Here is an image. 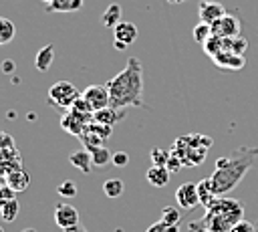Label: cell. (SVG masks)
Returning a JSON list of instances; mask_svg holds the SVG:
<instances>
[{
  "mask_svg": "<svg viewBox=\"0 0 258 232\" xmlns=\"http://www.w3.org/2000/svg\"><path fill=\"white\" fill-rule=\"evenodd\" d=\"M56 192H58V196H62V198H75V196H77V184H75L73 180H64V182L58 184Z\"/></svg>",
  "mask_w": 258,
  "mask_h": 232,
  "instance_id": "cell-30",
  "label": "cell"
},
{
  "mask_svg": "<svg viewBox=\"0 0 258 232\" xmlns=\"http://www.w3.org/2000/svg\"><path fill=\"white\" fill-rule=\"evenodd\" d=\"M81 97L91 105L93 111L109 107V89H107V85H89L81 93Z\"/></svg>",
  "mask_w": 258,
  "mask_h": 232,
  "instance_id": "cell-7",
  "label": "cell"
},
{
  "mask_svg": "<svg viewBox=\"0 0 258 232\" xmlns=\"http://www.w3.org/2000/svg\"><path fill=\"white\" fill-rule=\"evenodd\" d=\"M175 202L179 208L183 210H194L196 206H200V196H198V184L194 182H185L175 190Z\"/></svg>",
  "mask_w": 258,
  "mask_h": 232,
  "instance_id": "cell-8",
  "label": "cell"
},
{
  "mask_svg": "<svg viewBox=\"0 0 258 232\" xmlns=\"http://www.w3.org/2000/svg\"><path fill=\"white\" fill-rule=\"evenodd\" d=\"M212 34H214V30H212V24H208V22H202L200 20V24L194 26V40L198 44H204Z\"/></svg>",
  "mask_w": 258,
  "mask_h": 232,
  "instance_id": "cell-28",
  "label": "cell"
},
{
  "mask_svg": "<svg viewBox=\"0 0 258 232\" xmlns=\"http://www.w3.org/2000/svg\"><path fill=\"white\" fill-rule=\"evenodd\" d=\"M212 61L216 67L226 69V71H238L246 65L244 54H236V52H228V50H220L216 56H212Z\"/></svg>",
  "mask_w": 258,
  "mask_h": 232,
  "instance_id": "cell-12",
  "label": "cell"
},
{
  "mask_svg": "<svg viewBox=\"0 0 258 232\" xmlns=\"http://www.w3.org/2000/svg\"><path fill=\"white\" fill-rule=\"evenodd\" d=\"M22 232H36V230H34V228H24Z\"/></svg>",
  "mask_w": 258,
  "mask_h": 232,
  "instance_id": "cell-43",
  "label": "cell"
},
{
  "mask_svg": "<svg viewBox=\"0 0 258 232\" xmlns=\"http://www.w3.org/2000/svg\"><path fill=\"white\" fill-rule=\"evenodd\" d=\"M198 196H200V206H204L206 210L218 200V196H216L214 190H212V182H210V178L198 182Z\"/></svg>",
  "mask_w": 258,
  "mask_h": 232,
  "instance_id": "cell-18",
  "label": "cell"
},
{
  "mask_svg": "<svg viewBox=\"0 0 258 232\" xmlns=\"http://www.w3.org/2000/svg\"><path fill=\"white\" fill-rule=\"evenodd\" d=\"M18 212H20V206H18L16 198L14 200H8V202H4L0 206V216H2L4 222H14L16 216H18Z\"/></svg>",
  "mask_w": 258,
  "mask_h": 232,
  "instance_id": "cell-26",
  "label": "cell"
},
{
  "mask_svg": "<svg viewBox=\"0 0 258 232\" xmlns=\"http://www.w3.org/2000/svg\"><path fill=\"white\" fill-rule=\"evenodd\" d=\"M137 38V26L133 22H127V20H119L115 26H113V40H119L123 44H133Z\"/></svg>",
  "mask_w": 258,
  "mask_h": 232,
  "instance_id": "cell-13",
  "label": "cell"
},
{
  "mask_svg": "<svg viewBox=\"0 0 258 232\" xmlns=\"http://www.w3.org/2000/svg\"><path fill=\"white\" fill-rule=\"evenodd\" d=\"M244 218V208L238 200L220 196L204 214L202 224L206 232H230L236 222Z\"/></svg>",
  "mask_w": 258,
  "mask_h": 232,
  "instance_id": "cell-3",
  "label": "cell"
},
{
  "mask_svg": "<svg viewBox=\"0 0 258 232\" xmlns=\"http://www.w3.org/2000/svg\"><path fill=\"white\" fill-rule=\"evenodd\" d=\"M91 119H93V115H83V113H79V111H75V109H69V111H64L62 117H60V127H62V131H67V133L79 137V135L85 131V127H87V123H89Z\"/></svg>",
  "mask_w": 258,
  "mask_h": 232,
  "instance_id": "cell-6",
  "label": "cell"
},
{
  "mask_svg": "<svg viewBox=\"0 0 258 232\" xmlns=\"http://www.w3.org/2000/svg\"><path fill=\"white\" fill-rule=\"evenodd\" d=\"M40 2H44V4H50V2H52V0H40Z\"/></svg>",
  "mask_w": 258,
  "mask_h": 232,
  "instance_id": "cell-44",
  "label": "cell"
},
{
  "mask_svg": "<svg viewBox=\"0 0 258 232\" xmlns=\"http://www.w3.org/2000/svg\"><path fill=\"white\" fill-rule=\"evenodd\" d=\"M71 109H75V111H79V113H83V115H93V113H95V111L91 109V105H89L83 97H79V99L73 103V107H71Z\"/></svg>",
  "mask_w": 258,
  "mask_h": 232,
  "instance_id": "cell-34",
  "label": "cell"
},
{
  "mask_svg": "<svg viewBox=\"0 0 258 232\" xmlns=\"http://www.w3.org/2000/svg\"><path fill=\"white\" fill-rule=\"evenodd\" d=\"M109 89V107L127 109L143 107V67L139 59H129L125 69L111 77L107 83Z\"/></svg>",
  "mask_w": 258,
  "mask_h": 232,
  "instance_id": "cell-2",
  "label": "cell"
},
{
  "mask_svg": "<svg viewBox=\"0 0 258 232\" xmlns=\"http://www.w3.org/2000/svg\"><path fill=\"white\" fill-rule=\"evenodd\" d=\"M151 159H153V165H165L169 159V151L155 147V149H151Z\"/></svg>",
  "mask_w": 258,
  "mask_h": 232,
  "instance_id": "cell-33",
  "label": "cell"
},
{
  "mask_svg": "<svg viewBox=\"0 0 258 232\" xmlns=\"http://www.w3.org/2000/svg\"><path fill=\"white\" fill-rule=\"evenodd\" d=\"M230 232H256V226L252 224V222H248V220H240V222H236L234 226H232V230Z\"/></svg>",
  "mask_w": 258,
  "mask_h": 232,
  "instance_id": "cell-35",
  "label": "cell"
},
{
  "mask_svg": "<svg viewBox=\"0 0 258 232\" xmlns=\"http://www.w3.org/2000/svg\"><path fill=\"white\" fill-rule=\"evenodd\" d=\"M123 190H125V184L119 178H109L103 182V194L107 198H119L123 194Z\"/></svg>",
  "mask_w": 258,
  "mask_h": 232,
  "instance_id": "cell-24",
  "label": "cell"
},
{
  "mask_svg": "<svg viewBox=\"0 0 258 232\" xmlns=\"http://www.w3.org/2000/svg\"><path fill=\"white\" fill-rule=\"evenodd\" d=\"M81 97V93L77 91V87L69 81H56L50 85L48 89V103L54 105L56 109H60L62 113L69 111L73 107V103Z\"/></svg>",
  "mask_w": 258,
  "mask_h": 232,
  "instance_id": "cell-5",
  "label": "cell"
},
{
  "mask_svg": "<svg viewBox=\"0 0 258 232\" xmlns=\"http://www.w3.org/2000/svg\"><path fill=\"white\" fill-rule=\"evenodd\" d=\"M28 184H30V176L22 167H18L6 176V186H10L14 192H24L28 188Z\"/></svg>",
  "mask_w": 258,
  "mask_h": 232,
  "instance_id": "cell-17",
  "label": "cell"
},
{
  "mask_svg": "<svg viewBox=\"0 0 258 232\" xmlns=\"http://www.w3.org/2000/svg\"><path fill=\"white\" fill-rule=\"evenodd\" d=\"M246 48H248V40L246 38H240V36H226V38H222V50L244 54Z\"/></svg>",
  "mask_w": 258,
  "mask_h": 232,
  "instance_id": "cell-21",
  "label": "cell"
},
{
  "mask_svg": "<svg viewBox=\"0 0 258 232\" xmlns=\"http://www.w3.org/2000/svg\"><path fill=\"white\" fill-rule=\"evenodd\" d=\"M54 222L62 230L77 226L79 224V212H77V208L71 206V204H67V202L56 204V208H54Z\"/></svg>",
  "mask_w": 258,
  "mask_h": 232,
  "instance_id": "cell-10",
  "label": "cell"
},
{
  "mask_svg": "<svg viewBox=\"0 0 258 232\" xmlns=\"http://www.w3.org/2000/svg\"><path fill=\"white\" fill-rule=\"evenodd\" d=\"M202 48H204V52L212 59V56H216L220 50H222V36H218V34H212L204 44H202Z\"/></svg>",
  "mask_w": 258,
  "mask_h": 232,
  "instance_id": "cell-29",
  "label": "cell"
},
{
  "mask_svg": "<svg viewBox=\"0 0 258 232\" xmlns=\"http://www.w3.org/2000/svg\"><path fill=\"white\" fill-rule=\"evenodd\" d=\"M256 157H258V147H248V145L234 149L230 155L218 157L214 173L210 176L214 194L218 198L220 196H228L242 182L246 171L254 165Z\"/></svg>",
  "mask_w": 258,
  "mask_h": 232,
  "instance_id": "cell-1",
  "label": "cell"
},
{
  "mask_svg": "<svg viewBox=\"0 0 258 232\" xmlns=\"http://www.w3.org/2000/svg\"><path fill=\"white\" fill-rule=\"evenodd\" d=\"M210 147H212V137L202 135V133H187V135L177 137L169 151L179 157L183 167H196L204 163Z\"/></svg>",
  "mask_w": 258,
  "mask_h": 232,
  "instance_id": "cell-4",
  "label": "cell"
},
{
  "mask_svg": "<svg viewBox=\"0 0 258 232\" xmlns=\"http://www.w3.org/2000/svg\"><path fill=\"white\" fill-rule=\"evenodd\" d=\"M169 4H181V2H185V0H167Z\"/></svg>",
  "mask_w": 258,
  "mask_h": 232,
  "instance_id": "cell-42",
  "label": "cell"
},
{
  "mask_svg": "<svg viewBox=\"0 0 258 232\" xmlns=\"http://www.w3.org/2000/svg\"><path fill=\"white\" fill-rule=\"evenodd\" d=\"M240 28H242L240 18H238L236 14H230V12H226L222 18H218V20L212 24L214 34H218V36H222V38H226V36H238V34H240Z\"/></svg>",
  "mask_w": 258,
  "mask_h": 232,
  "instance_id": "cell-9",
  "label": "cell"
},
{
  "mask_svg": "<svg viewBox=\"0 0 258 232\" xmlns=\"http://www.w3.org/2000/svg\"><path fill=\"white\" fill-rule=\"evenodd\" d=\"M169 176H171V171H169L165 165H151V167L147 169V173H145L147 182H149L151 186H155V188H163V186H167Z\"/></svg>",
  "mask_w": 258,
  "mask_h": 232,
  "instance_id": "cell-16",
  "label": "cell"
},
{
  "mask_svg": "<svg viewBox=\"0 0 258 232\" xmlns=\"http://www.w3.org/2000/svg\"><path fill=\"white\" fill-rule=\"evenodd\" d=\"M0 149H14L12 135H8V133H0Z\"/></svg>",
  "mask_w": 258,
  "mask_h": 232,
  "instance_id": "cell-38",
  "label": "cell"
},
{
  "mask_svg": "<svg viewBox=\"0 0 258 232\" xmlns=\"http://www.w3.org/2000/svg\"><path fill=\"white\" fill-rule=\"evenodd\" d=\"M0 232H4V230H2V228H0Z\"/></svg>",
  "mask_w": 258,
  "mask_h": 232,
  "instance_id": "cell-46",
  "label": "cell"
},
{
  "mask_svg": "<svg viewBox=\"0 0 258 232\" xmlns=\"http://www.w3.org/2000/svg\"><path fill=\"white\" fill-rule=\"evenodd\" d=\"M145 232H179V226H175V224H167V222H163V220H157V222L151 224Z\"/></svg>",
  "mask_w": 258,
  "mask_h": 232,
  "instance_id": "cell-32",
  "label": "cell"
},
{
  "mask_svg": "<svg viewBox=\"0 0 258 232\" xmlns=\"http://www.w3.org/2000/svg\"><path fill=\"white\" fill-rule=\"evenodd\" d=\"M119 20H121V6H119V4H109L107 10H105L103 16H101V22H103L107 28L113 30V26H115Z\"/></svg>",
  "mask_w": 258,
  "mask_h": 232,
  "instance_id": "cell-25",
  "label": "cell"
},
{
  "mask_svg": "<svg viewBox=\"0 0 258 232\" xmlns=\"http://www.w3.org/2000/svg\"><path fill=\"white\" fill-rule=\"evenodd\" d=\"M256 232H258V230H256Z\"/></svg>",
  "mask_w": 258,
  "mask_h": 232,
  "instance_id": "cell-47",
  "label": "cell"
},
{
  "mask_svg": "<svg viewBox=\"0 0 258 232\" xmlns=\"http://www.w3.org/2000/svg\"><path fill=\"white\" fill-rule=\"evenodd\" d=\"M14 198H16V192H14L10 186L2 184V186H0V206H2L4 202H8V200H14Z\"/></svg>",
  "mask_w": 258,
  "mask_h": 232,
  "instance_id": "cell-36",
  "label": "cell"
},
{
  "mask_svg": "<svg viewBox=\"0 0 258 232\" xmlns=\"http://www.w3.org/2000/svg\"><path fill=\"white\" fill-rule=\"evenodd\" d=\"M85 0H52L46 4V12H77L81 10Z\"/></svg>",
  "mask_w": 258,
  "mask_h": 232,
  "instance_id": "cell-19",
  "label": "cell"
},
{
  "mask_svg": "<svg viewBox=\"0 0 258 232\" xmlns=\"http://www.w3.org/2000/svg\"><path fill=\"white\" fill-rule=\"evenodd\" d=\"M113 46H115L117 50H125V48H127V44H123V42H119V40H113Z\"/></svg>",
  "mask_w": 258,
  "mask_h": 232,
  "instance_id": "cell-41",
  "label": "cell"
},
{
  "mask_svg": "<svg viewBox=\"0 0 258 232\" xmlns=\"http://www.w3.org/2000/svg\"><path fill=\"white\" fill-rule=\"evenodd\" d=\"M69 161H71V165L73 167H77L81 173H91V167H93V159H91V153L83 147V149H77V151H73L71 155H69Z\"/></svg>",
  "mask_w": 258,
  "mask_h": 232,
  "instance_id": "cell-14",
  "label": "cell"
},
{
  "mask_svg": "<svg viewBox=\"0 0 258 232\" xmlns=\"http://www.w3.org/2000/svg\"><path fill=\"white\" fill-rule=\"evenodd\" d=\"M14 34H16V28H14L12 20L0 16V46L2 44H8L14 38Z\"/></svg>",
  "mask_w": 258,
  "mask_h": 232,
  "instance_id": "cell-27",
  "label": "cell"
},
{
  "mask_svg": "<svg viewBox=\"0 0 258 232\" xmlns=\"http://www.w3.org/2000/svg\"><path fill=\"white\" fill-rule=\"evenodd\" d=\"M52 59H54V48H52V44H44V46L36 52L34 65H36L38 71H48V67L52 65Z\"/></svg>",
  "mask_w": 258,
  "mask_h": 232,
  "instance_id": "cell-20",
  "label": "cell"
},
{
  "mask_svg": "<svg viewBox=\"0 0 258 232\" xmlns=\"http://www.w3.org/2000/svg\"><path fill=\"white\" fill-rule=\"evenodd\" d=\"M198 12H200V20H202V22L214 24L218 18H222V16L226 14V8H224L220 2H214V0H202L200 6H198Z\"/></svg>",
  "mask_w": 258,
  "mask_h": 232,
  "instance_id": "cell-11",
  "label": "cell"
},
{
  "mask_svg": "<svg viewBox=\"0 0 258 232\" xmlns=\"http://www.w3.org/2000/svg\"><path fill=\"white\" fill-rule=\"evenodd\" d=\"M123 117H125V109H113V107H105L93 113V119L105 125H117Z\"/></svg>",
  "mask_w": 258,
  "mask_h": 232,
  "instance_id": "cell-15",
  "label": "cell"
},
{
  "mask_svg": "<svg viewBox=\"0 0 258 232\" xmlns=\"http://www.w3.org/2000/svg\"><path fill=\"white\" fill-rule=\"evenodd\" d=\"M79 139L83 141V147L85 149H91V147H101V145H105V139L99 135V133H95L89 125L85 127V131L79 135Z\"/></svg>",
  "mask_w": 258,
  "mask_h": 232,
  "instance_id": "cell-22",
  "label": "cell"
},
{
  "mask_svg": "<svg viewBox=\"0 0 258 232\" xmlns=\"http://www.w3.org/2000/svg\"><path fill=\"white\" fill-rule=\"evenodd\" d=\"M62 232H87V228H85V226H81V224H77V226L67 228V230H62Z\"/></svg>",
  "mask_w": 258,
  "mask_h": 232,
  "instance_id": "cell-39",
  "label": "cell"
},
{
  "mask_svg": "<svg viewBox=\"0 0 258 232\" xmlns=\"http://www.w3.org/2000/svg\"><path fill=\"white\" fill-rule=\"evenodd\" d=\"M179 218H181V212H179V208H163L161 210V220L163 222H167V224H175V226H179Z\"/></svg>",
  "mask_w": 258,
  "mask_h": 232,
  "instance_id": "cell-31",
  "label": "cell"
},
{
  "mask_svg": "<svg viewBox=\"0 0 258 232\" xmlns=\"http://www.w3.org/2000/svg\"><path fill=\"white\" fill-rule=\"evenodd\" d=\"M89 153H91V159H93V165H97V167H103V165H107L109 161H111V157H113V153L105 147V145H101V147H91V149H87Z\"/></svg>",
  "mask_w": 258,
  "mask_h": 232,
  "instance_id": "cell-23",
  "label": "cell"
},
{
  "mask_svg": "<svg viewBox=\"0 0 258 232\" xmlns=\"http://www.w3.org/2000/svg\"><path fill=\"white\" fill-rule=\"evenodd\" d=\"M111 163H115V165L123 167V165H127V163H129V155H127L125 151H115V153H113V157H111Z\"/></svg>",
  "mask_w": 258,
  "mask_h": 232,
  "instance_id": "cell-37",
  "label": "cell"
},
{
  "mask_svg": "<svg viewBox=\"0 0 258 232\" xmlns=\"http://www.w3.org/2000/svg\"><path fill=\"white\" fill-rule=\"evenodd\" d=\"M2 71H6V73L14 71V63H12V61H6V63H2Z\"/></svg>",
  "mask_w": 258,
  "mask_h": 232,
  "instance_id": "cell-40",
  "label": "cell"
},
{
  "mask_svg": "<svg viewBox=\"0 0 258 232\" xmlns=\"http://www.w3.org/2000/svg\"><path fill=\"white\" fill-rule=\"evenodd\" d=\"M0 186H2V178H0Z\"/></svg>",
  "mask_w": 258,
  "mask_h": 232,
  "instance_id": "cell-45",
  "label": "cell"
}]
</instances>
